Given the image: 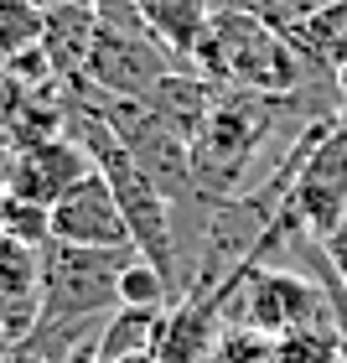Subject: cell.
Wrapping results in <instances>:
<instances>
[{
	"label": "cell",
	"mask_w": 347,
	"mask_h": 363,
	"mask_svg": "<svg viewBox=\"0 0 347 363\" xmlns=\"http://www.w3.org/2000/svg\"><path fill=\"white\" fill-rule=\"evenodd\" d=\"M311 11H337V6H347V0H306Z\"/></svg>",
	"instance_id": "14"
},
{
	"label": "cell",
	"mask_w": 347,
	"mask_h": 363,
	"mask_svg": "<svg viewBox=\"0 0 347 363\" xmlns=\"http://www.w3.org/2000/svg\"><path fill=\"white\" fill-rule=\"evenodd\" d=\"M0 234L16 239V244H52V203H37V197H21V192H0Z\"/></svg>",
	"instance_id": "10"
},
{
	"label": "cell",
	"mask_w": 347,
	"mask_h": 363,
	"mask_svg": "<svg viewBox=\"0 0 347 363\" xmlns=\"http://www.w3.org/2000/svg\"><path fill=\"white\" fill-rule=\"evenodd\" d=\"M47 11H37L31 0H0V62H16L21 52L42 42Z\"/></svg>",
	"instance_id": "11"
},
{
	"label": "cell",
	"mask_w": 347,
	"mask_h": 363,
	"mask_svg": "<svg viewBox=\"0 0 347 363\" xmlns=\"http://www.w3.org/2000/svg\"><path fill=\"white\" fill-rule=\"evenodd\" d=\"M125 363H161L156 353H135V358H125Z\"/></svg>",
	"instance_id": "16"
},
{
	"label": "cell",
	"mask_w": 347,
	"mask_h": 363,
	"mask_svg": "<svg viewBox=\"0 0 347 363\" xmlns=\"http://www.w3.org/2000/svg\"><path fill=\"white\" fill-rule=\"evenodd\" d=\"M6 353H11V342H6V337H0V358H6Z\"/></svg>",
	"instance_id": "18"
},
{
	"label": "cell",
	"mask_w": 347,
	"mask_h": 363,
	"mask_svg": "<svg viewBox=\"0 0 347 363\" xmlns=\"http://www.w3.org/2000/svg\"><path fill=\"white\" fill-rule=\"evenodd\" d=\"M223 322H234L239 333H259V337H290L306 327H332V301L317 275H295V270H275V265H244L234 291H228Z\"/></svg>",
	"instance_id": "3"
},
{
	"label": "cell",
	"mask_w": 347,
	"mask_h": 363,
	"mask_svg": "<svg viewBox=\"0 0 347 363\" xmlns=\"http://www.w3.org/2000/svg\"><path fill=\"white\" fill-rule=\"evenodd\" d=\"M93 31H98V11L93 0H68V6L47 11V26H42V52L52 62V78L73 84L89 62V47H93Z\"/></svg>",
	"instance_id": "7"
},
{
	"label": "cell",
	"mask_w": 347,
	"mask_h": 363,
	"mask_svg": "<svg viewBox=\"0 0 347 363\" xmlns=\"http://www.w3.org/2000/svg\"><path fill=\"white\" fill-rule=\"evenodd\" d=\"M156 327H161V311H151V306H114L109 322L98 327V337L78 353V363H125L135 353H151Z\"/></svg>",
	"instance_id": "9"
},
{
	"label": "cell",
	"mask_w": 347,
	"mask_h": 363,
	"mask_svg": "<svg viewBox=\"0 0 347 363\" xmlns=\"http://www.w3.org/2000/svg\"><path fill=\"white\" fill-rule=\"evenodd\" d=\"M176 286L161 275L145 255H130V265L120 270V306H151V311H166L171 306Z\"/></svg>",
	"instance_id": "12"
},
{
	"label": "cell",
	"mask_w": 347,
	"mask_h": 363,
	"mask_svg": "<svg viewBox=\"0 0 347 363\" xmlns=\"http://www.w3.org/2000/svg\"><path fill=\"white\" fill-rule=\"evenodd\" d=\"M135 16L181 68H192V52L203 47L212 21V0H135Z\"/></svg>",
	"instance_id": "8"
},
{
	"label": "cell",
	"mask_w": 347,
	"mask_h": 363,
	"mask_svg": "<svg viewBox=\"0 0 347 363\" xmlns=\"http://www.w3.org/2000/svg\"><path fill=\"white\" fill-rule=\"evenodd\" d=\"M322 255H326V265L337 270V280L347 286V218H342V223L332 228V234L322 239Z\"/></svg>",
	"instance_id": "13"
},
{
	"label": "cell",
	"mask_w": 347,
	"mask_h": 363,
	"mask_svg": "<svg viewBox=\"0 0 347 363\" xmlns=\"http://www.w3.org/2000/svg\"><path fill=\"white\" fill-rule=\"evenodd\" d=\"M295 99H264L228 84L218 89L203 125L192 130V182L207 203H228V197L249 192V177L264 161V145L275 140V130Z\"/></svg>",
	"instance_id": "1"
},
{
	"label": "cell",
	"mask_w": 347,
	"mask_h": 363,
	"mask_svg": "<svg viewBox=\"0 0 347 363\" xmlns=\"http://www.w3.org/2000/svg\"><path fill=\"white\" fill-rule=\"evenodd\" d=\"M84 172H93L89 151L68 135H47V140H26L11 161V182L6 192H21V197H37V203H57L62 192L73 187Z\"/></svg>",
	"instance_id": "6"
},
{
	"label": "cell",
	"mask_w": 347,
	"mask_h": 363,
	"mask_svg": "<svg viewBox=\"0 0 347 363\" xmlns=\"http://www.w3.org/2000/svg\"><path fill=\"white\" fill-rule=\"evenodd\" d=\"M192 68L228 89H249L264 99H295L311 78L306 52L295 47L280 26L259 21V16L239 6H212L207 37L192 52Z\"/></svg>",
	"instance_id": "2"
},
{
	"label": "cell",
	"mask_w": 347,
	"mask_h": 363,
	"mask_svg": "<svg viewBox=\"0 0 347 363\" xmlns=\"http://www.w3.org/2000/svg\"><path fill=\"white\" fill-rule=\"evenodd\" d=\"M0 363H31V358H21V353H6V358H0Z\"/></svg>",
	"instance_id": "17"
},
{
	"label": "cell",
	"mask_w": 347,
	"mask_h": 363,
	"mask_svg": "<svg viewBox=\"0 0 347 363\" xmlns=\"http://www.w3.org/2000/svg\"><path fill=\"white\" fill-rule=\"evenodd\" d=\"M37 11H57V6H68V0H31Z\"/></svg>",
	"instance_id": "15"
},
{
	"label": "cell",
	"mask_w": 347,
	"mask_h": 363,
	"mask_svg": "<svg viewBox=\"0 0 347 363\" xmlns=\"http://www.w3.org/2000/svg\"><path fill=\"white\" fill-rule=\"evenodd\" d=\"M176 68L181 62L140 21H98L89 62L78 78L98 94H114V99H151L161 89V78Z\"/></svg>",
	"instance_id": "4"
},
{
	"label": "cell",
	"mask_w": 347,
	"mask_h": 363,
	"mask_svg": "<svg viewBox=\"0 0 347 363\" xmlns=\"http://www.w3.org/2000/svg\"><path fill=\"white\" fill-rule=\"evenodd\" d=\"M52 239L57 244H84V250H135L130 244V223L120 213L104 172H84L68 192L52 203Z\"/></svg>",
	"instance_id": "5"
}]
</instances>
